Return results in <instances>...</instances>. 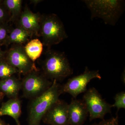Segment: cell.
<instances>
[{
	"label": "cell",
	"mask_w": 125,
	"mask_h": 125,
	"mask_svg": "<svg viewBox=\"0 0 125 125\" xmlns=\"http://www.w3.org/2000/svg\"><path fill=\"white\" fill-rule=\"evenodd\" d=\"M118 115L116 114V116L112 117L108 120H103L98 123V125H119Z\"/></svg>",
	"instance_id": "cell-21"
},
{
	"label": "cell",
	"mask_w": 125,
	"mask_h": 125,
	"mask_svg": "<svg viewBox=\"0 0 125 125\" xmlns=\"http://www.w3.org/2000/svg\"><path fill=\"white\" fill-rule=\"evenodd\" d=\"M98 125V123H94V124H92L91 125Z\"/></svg>",
	"instance_id": "cell-27"
},
{
	"label": "cell",
	"mask_w": 125,
	"mask_h": 125,
	"mask_svg": "<svg viewBox=\"0 0 125 125\" xmlns=\"http://www.w3.org/2000/svg\"><path fill=\"white\" fill-rule=\"evenodd\" d=\"M43 45L40 40L38 39H32L28 42L25 46V51L28 57L34 62L42 53Z\"/></svg>",
	"instance_id": "cell-15"
},
{
	"label": "cell",
	"mask_w": 125,
	"mask_h": 125,
	"mask_svg": "<svg viewBox=\"0 0 125 125\" xmlns=\"http://www.w3.org/2000/svg\"><path fill=\"white\" fill-rule=\"evenodd\" d=\"M22 81L14 75L0 80V91L10 99L18 97Z\"/></svg>",
	"instance_id": "cell-13"
},
{
	"label": "cell",
	"mask_w": 125,
	"mask_h": 125,
	"mask_svg": "<svg viewBox=\"0 0 125 125\" xmlns=\"http://www.w3.org/2000/svg\"><path fill=\"white\" fill-rule=\"evenodd\" d=\"M68 105L65 101L58 99L47 111L42 120L49 125H69Z\"/></svg>",
	"instance_id": "cell-9"
},
{
	"label": "cell",
	"mask_w": 125,
	"mask_h": 125,
	"mask_svg": "<svg viewBox=\"0 0 125 125\" xmlns=\"http://www.w3.org/2000/svg\"><path fill=\"white\" fill-rule=\"evenodd\" d=\"M4 96L5 95L4 94L0 91V102L3 99Z\"/></svg>",
	"instance_id": "cell-25"
},
{
	"label": "cell",
	"mask_w": 125,
	"mask_h": 125,
	"mask_svg": "<svg viewBox=\"0 0 125 125\" xmlns=\"http://www.w3.org/2000/svg\"><path fill=\"white\" fill-rule=\"evenodd\" d=\"M22 113L21 102L18 97L10 99L3 103L0 107V116L7 115L11 117L17 125H21L19 118Z\"/></svg>",
	"instance_id": "cell-12"
},
{
	"label": "cell",
	"mask_w": 125,
	"mask_h": 125,
	"mask_svg": "<svg viewBox=\"0 0 125 125\" xmlns=\"http://www.w3.org/2000/svg\"><path fill=\"white\" fill-rule=\"evenodd\" d=\"M32 36L22 27L18 26L11 29L4 44L8 45L13 43L23 45L28 42Z\"/></svg>",
	"instance_id": "cell-14"
},
{
	"label": "cell",
	"mask_w": 125,
	"mask_h": 125,
	"mask_svg": "<svg viewBox=\"0 0 125 125\" xmlns=\"http://www.w3.org/2000/svg\"><path fill=\"white\" fill-rule=\"evenodd\" d=\"M11 28L7 22L0 23V43H4L6 40Z\"/></svg>",
	"instance_id": "cell-19"
},
{
	"label": "cell",
	"mask_w": 125,
	"mask_h": 125,
	"mask_svg": "<svg viewBox=\"0 0 125 125\" xmlns=\"http://www.w3.org/2000/svg\"><path fill=\"white\" fill-rule=\"evenodd\" d=\"M30 1L32 4L34 5H36L40 3V2H42L43 1L42 0H31Z\"/></svg>",
	"instance_id": "cell-23"
},
{
	"label": "cell",
	"mask_w": 125,
	"mask_h": 125,
	"mask_svg": "<svg viewBox=\"0 0 125 125\" xmlns=\"http://www.w3.org/2000/svg\"><path fill=\"white\" fill-rule=\"evenodd\" d=\"M0 125H7L3 121L0 119Z\"/></svg>",
	"instance_id": "cell-26"
},
{
	"label": "cell",
	"mask_w": 125,
	"mask_h": 125,
	"mask_svg": "<svg viewBox=\"0 0 125 125\" xmlns=\"http://www.w3.org/2000/svg\"><path fill=\"white\" fill-rule=\"evenodd\" d=\"M2 0H0V5L1 4V3H2Z\"/></svg>",
	"instance_id": "cell-28"
},
{
	"label": "cell",
	"mask_w": 125,
	"mask_h": 125,
	"mask_svg": "<svg viewBox=\"0 0 125 125\" xmlns=\"http://www.w3.org/2000/svg\"><path fill=\"white\" fill-rule=\"evenodd\" d=\"M115 103L112 105V107H115L118 112L120 109L125 108V92L123 91L116 94L114 97Z\"/></svg>",
	"instance_id": "cell-18"
},
{
	"label": "cell",
	"mask_w": 125,
	"mask_h": 125,
	"mask_svg": "<svg viewBox=\"0 0 125 125\" xmlns=\"http://www.w3.org/2000/svg\"><path fill=\"white\" fill-rule=\"evenodd\" d=\"M43 46L50 49L68 38L64 26L56 15L54 14L42 15L40 30Z\"/></svg>",
	"instance_id": "cell-4"
},
{
	"label": "cell",
	"mask_w": 125,
	"mask_h": 125,
	"mask_svg": "<svg viewBox=\"0 0 125 125\" xmlns=\"http://www.w3.org/2000/svg\"><path fill=\"white\" fill-rule=\"evenodd\" d=\"M91 11V19L98 18L105 24L115 25L123 14L125 2L121 0H85L83 1Z\"/></svg>",
	"instance_id": "cell-3"
},
{
	"label": "cell",
	"mask_w": 125,
	"mask_h": 125,
	"mask_svg": "<svg viewBox=\"0 0 125 125\" xmlns=\"http://www.w3.org/2000/svg\"><path fill=\"white\" fill-rule=\"evenodd\" d=\"M10 15L4 5H0V23L9 22Z\"/></svg>",
	"instance_id": "cell-20"
},
{
	"label": "cell",
	"mask_w": 125,
	"mask_h": 125,
	"mask_svg": "<svg viewBox=\"0 0 125 125\" xmlns=\"http://www.w3.org/2000/svg\"><path fill=\"white\" fill-rule=\"evenodd\" d=\"M42 64V73L47 79L61 81L73 73L64 52L48 49Z\"/></svg>",
	"instance_id": "cell-2"
},
{
	"label": "cell",
	"mask_w": 125,
	"mask_h": 125,
	"mask_svg": "<svg viewBox=\"0 0 125 125\" xmlns=\"http://www.w3.org/2000/svg\"><path fill=\"white\" fill-rule=\"evenodd\" d=\"M21 81L23 97L31 99L45 93L51 86L53 82L38 69L25 75Z\"/></svg>",
	"instance_id": "cell-5"
},
{
	"label": "cell",
	"mask_w": 125,
	"mask_h": 125,
	"mask_svg": "<svg viewBox=\"0 0 125 125\" xmlns=\"http://www.w3.org/2000/svg\"><path fill=\"white\" fill-rule=\"evenodd\" d=\"M83 100L86 105L91 121L97 118L104 120L105 115L111 112L112 105L107 102L94 87L87 90Z\"/></svg>",
	"instance_id": "cell-6"
},
{
	"label": "cell",
	"mask_w": 125,
	"mask_h": 125,
	"mask_svg": "<svg viewBox=\"0 0 125 125\" xmlns=\"http://www.w3.org/2000/svg\"><path fill=\"white\" fill-rule=\"evenodd\" d=\"M62 85L53 81L52 84L45 93L31 99L29 107L28 125H40L44 115L62 94Z\"/></svg>",
	"instance_id": "cell-1"
},
{
	"label": "cell",
	"mask_w": 125,
	"mask_h": 125,
	"mask_svg": "<svg viewBox=\"0 0 125 125\" xmlns=\"http://www.w3.org/2000/svg\"><path fill=\"white\" fill-rule=\"evenodd\" d=\"M22 0H5L3 5L10 15L9 22L18 21L22 13Z\"/></svg>",
	"instance_id": "cell-16"
},
{
	"label": "cell",
	"mask_w": 125,
	"mask_h": 125,
	"mask_svg": "<svg viewBox=\"0 0 125 125\" xmlns=\"http://www.w3.org/2000/svg\"><path fill=\"white\" fill-rule=\"evenodd\" d=\"M1 44L0 43V61L4 60V52L2 51L1 49Z\"/></svg>",
	"instance_id": "cell-24"
},
{
	"label": "cell",
	"mask_w": 125,
	"mask_h": 125,
	"mask_svg": "<svg viewBox=\"0 0 125 125\" xmlns=\"http://www.w3.org/2000/svg\"><path fill=\"white\" fill-rule=\"evenodd\" d=\"M42 15L35 13L26 5L22 11L18 21V26L22 27L32 36H40V21Z\"/></svg>",
	"instance_id": "cell-10"
},
{
	"label": "cell",
	"mask_w": 125,
	"mask_h": 125,
	"mask_svg": "<svg viewBox=\"0 0 125 125\" xmlns=\"http://www.w3.org/2000/svg\"><path fill=\"white\" fill-rule=\"evenodd\" d=\"M19 73L17 69L10 65L5 60L0 61V79H6Z\"/></svg>",
	"instance_id": "cell-17"
},
{
	"label": "cell",
	"mask_w": 125,
	"mask_h": 125,
	"mask_svg": "<svg viewBox=\"0 0 125 125\" xmlns=\"http://www.w3.org/2000/svg\"><path fill=\"white\" fill-rule=\"evenodd\" d=\"M69 125H83L89 116L88 112L83 100L72 99L68 105Z\"/></svg>",
	"instance_id": "cell-11"
},
{
	"label": "cell",
	"mask_w": 125,
	"mask_h": 125,
	"mask_svg": "<svg viewBox=\"0 0 125 125\" xmlns=\"http://www.w3.org/2000/svg\"><path fill=\"white\" fill-rule=\"evenodd\" d=\"M5 60L17 69L19 73L23 75L37 69L34 62L27 55L22 45L13 44L7 52Z\"/></svg>",
	"instance_id": "cell-8"
},
{
	"label": "cell",
	"mask_w": 125,
	"mask_h": 125,
	"mask_svg": "<svg viewBox=\"0 0 125 125\" xmlns=\"http://www.w3.org/2000/svg\"><path fill=\"white\" fill-rule=\"evenodd\" d=\"M99 71L90 70L86 67L83 73L70 78L65 83L62 85V93H67L76 98L77 96L87 90V85L90 81L94 79H101Z\"/></svg>",
	"instance_id": "cell-7"
},
{
	"label": "cell",
	"mask_w": 125,
	"mask_h": 125,
	"mask_svg": "<svg viewBox=\"0 0 125 125\" xmlns=\"http://www.w3.org/2000/svg\"><path fill=\"white\" fill-rule=\"evenodd\" d=\"M125 69L123 71V72L122 73L121 75V80L123 82V84H125Z\"/></svg>",
	"instance_id": "cell-22"
}]
</instances>
